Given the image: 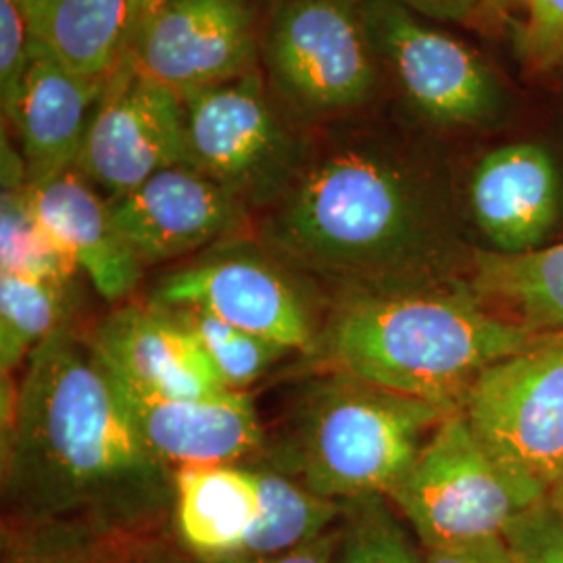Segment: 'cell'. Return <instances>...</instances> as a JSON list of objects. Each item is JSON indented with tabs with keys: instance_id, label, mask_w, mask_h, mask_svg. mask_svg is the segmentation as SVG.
Wrapping results in <instances>:
<instances>
[{
	"instance_id": "cell-1",
	"label": "cell",
	"mask_w": 563,
	"mask_h": 563,
	"mask_svg": "<svg viewBox=\"0 0 563 563\" xmlns=\"http://www.w3.org/2000/svg\"><path fill=\"white\" fill-rule=\"evenodd\" d=\"M336 121L313 128L301 169L257 213L255 236L302 278L344 292L443 280V207L399 151Z\"/></svg>"
},
{
	"instance_id": "cell-2",
	"label": "cell",
	"mask_w": 563,
	"mask_h": 563,
	"mask_svg": "<svg viewBox=\"0 0 563 563\" xmlns=\"http://www.w3.org/2000/svg\"><path fill=\"white\" fill-rule=\"evenodd\" d=\"M2 483L21 509L134 511L174 495V472L144 444L113 378L63 323L25 363Z\"/></svg>"
},
{
	"instance_id": "cell-3",
	"label": "cell",
	"mask_w": 563,
	"mask_h": 563,
	"mask_svg": "<svg viewBox=\"0 0 563 563\" xmlns=\"http://www.w3.org/2000/svg\"><path fill=\"white\" fill-rule=\"evenodd\" d=\"M342 299L328 330L339 369L449 411L486 367L543 336L488 307L472 284L416 282Z\"/></svg>"
},
{
	"instance_id": "cell-4",
	"label": "cell",
	"mask_w": 563,
	"mask_h": 563,
	"mask_svg": "<svg viewBox=\"0 0 563 563\" xmlns=\"http://www.w3.org/2000/svg\"><path fill=\"white\" fill-rule=\"evenodd\" d=\"M449 413L342 372L309 390L272 470L339 504L386 497Z\"/></svg>"
},
{
	"instance_id": "cell-5",
	"label": "cell",
	"mask_w": 563,
	"mask_h": 563,
	"mask_svg": "<svg viewBox=\"0 0 563 563\" xmlns=\"http://www.w3.org/2000/svg\"><path fill=\"white\" fill-rule=\"evenodd\" d=\"M262 69L278 99L309 128L365 109L380 88V59L362 0H269Z\"/></svg>"
},
{
	"instance_id": "cell-6",
	"label": "cell",
	"mask_w": 563,
	"mask_h": 563,
	"mask_svg": "<svg viewBox=\"0 0 563 563\" xmlns=\"http://www.w3.org/2000/svg\"><path fill=\"white\" fill-rule=\"evenodd\" d=\"M181 99L192 165L262 213L301 169L313 128L278 99L263 69Z\"/></svg>"
},
{
	"instance_id": "cell-7",
	"label": "cell",
	"mask_w": 563,
	"mask_h": 563,
	"mask_svg": "<svg viewBox=\"0 0 563 563\" xmlns=\"http://www.w3.org/2000/svg\"><path fill=\"white\" fill-rule=\"evenodd\" d=\"M386 497L426 551L505 539L534 507L486 453L462 409L437 426Z\"/></svg>"
},
{
	"instance_id": "cell-8",
	"label": "cell",
	"mask_w": 563,
	"mask_h": 563,
	"mask_svg": "<svg viewBox=\"0 0 563 563\" xmlns=\"http://www.w3.org/2000/svg\"><path fill=\"white\" fill-rule=\"evenodd\" d=\"M462 413L523 497L543 504L563 470V332L486 367Z\"/></svg>"
},
{
	"instance_id": "cell-9",
	"label": "cell",
	"mask_w": 563,
	"mask_h": 563,
	"mask_svg": "<svg viewBox=\"0 0 563 563\" xmlns=\"http://www.w3.org/2000/svg\"><path fill=\"white\" fill-rule=\"evenodd\" d=\"M301 278L257 236L241 234L167 272L155 284L151 302L195 307L288 351L311 353L316 332Z\"/></svg>"
},
{
	"instance_id": "cell-10",
	"label": "cell",
	"mask_w": 563,
	"mask_h": 563,
	"mask_svg": "<svg viewBox=\"0 0 563 563\" xmlns=\"http://www.w3.org/2000/svg\"><path fill=\"white\" fill-rule=\"evenodd\" d=\"M362 7L378 59L423 120L472 128L495 118L501 86L476 51L399 0H362Z\"/></svg>"
},
{
	"instance_id": "cell-11",
	"label": "cell",
	"mask_w": 563,
	"mask_h": 563,
	"mask_svg": "<svg viewBox=\"0 0 563 563\" xmlns=\"http://www.w3.org/2000/svg\"><path fill=\"white\" fill-rule=\"evenodd\" d=\"M172 165H192L181 92L125 55L107 78L76 167L113 201Z\"/></svg>"
},
{
	"instance_id": "cell-12",
	"label": "cell",
	"mask_w": 563,
	"mask_h": 563,
	"mask_svg": "<svg viewBox=\"0 0 563 563\" xmlns=\"http://www.w3.org/2000/svg\"><path fill=\"white\" fill-rule=\"evenodd\" d=\"M263 21L257 0H167L125 55L186 92L262 69Z\"/></svg>"
},
{
	"instance_id": "cell-13",
	"label": "cell",
	"mask_w": 563,
	"mask_h": 563,
	"mask_svg": "<svg viewBox=\"0 0 563 563\" xmlns=\"http://www.w3.org/2000/svg\"><path fill=\"white\" fill-rule=\"evenodd\" d=\"M121 236L142 265L186 262L205 249L241 236L251 211L195 165H172L109 201Z\"/></svg>"
},
{
	"instance_id": "cell-14",
	"label": "cell",
	"mask_w": 563,
	"mask_h": 563,
	"mask_svg": "<svg viewBox=\"0 0 563 563\" xmlns=\"http://www.w3.org/2000/svg\"><path fill=\"white\" fill-rule=\"evenodd\" d=\"M88 342L113 380L144 395L201 399L228 390L199 341L163 305L121 307Z\"/></svg>"
},
{
	"instance_id": "cell-15",
	"label": "cell",
	"mask_w": 563,
	"mask_h": 563,
	"mask_svg": "<svg viewBox=\"0 0 563 563\" xmlns=\"http://www.w3.org/2000/svg\"><path fill=\"white\" fill-rule=\"evenodd\" d=\"M113 383L142 441L172 472L236 465L263 449L262 422L246 390H225L201 399H165Z\"/></svg>"
},
{
	"instance_id": "cell-16",
	"label": "cell",
	"mask_w": 563,
	"mask_h": 563,
	"mask_svg": "<svg viewBox=\"0 0 563 563\" xmlns=\"http://www.w3.org/2000/svg\"><path fill=\"white\" fill-rule=\"evenodd\" d=\"M27 201L104 301L136 290L144 265L121 236L109 199L78 167L27 181Z\"/></svg>"
},
{
	"instance_id": "cell-17",
	"label": "cell",
	"mask_w": 563,
	"mask_h": 563,
	"mask_svg": "<svg viewBox=\"0 0 563 563\" xmlns=\"http://www.w3.org/2000/svg\"><path fill=\"white\" fill-rule=\"evenodd\" d=\"M104 84L80 76L41 42H32L20 97L2 120L20 141L27 181L76 167Z\"/></svg>"
},
{
	"instance_id": "cell-18",
	"label": "cell",
	"mask_w": 563,
	"mask_h": 563,
	"mask_svg": "<svg viewBox=\"0 0 563 563\" xmlns=\"http://www.w3.org/2000/svg\"><path fill=\"white\" fill-rule=\"evenodd\" d=\"M470 205L495 251H537L560 216L558 167L539 144L499 146L474 167Z\"/></svg>"
},
{
	"instance_id": "cell-19",
	"label": "cell",
	"mask_w": 563,
	"mask_h": 563,
	"mask_svg": "<svg viewBox=\"0 0 563 563\" xmlns=\"http://www.w3.org/2000/svg\"><path fill=\"white\" fill-rule=\"evenodd\" d=\"M176 523L184 544L202 563L230 560L262 516L257 470L202 465L174 472Z\"/></svg>"
},
{
	"instance_id": "cell-20",
	"label": "cell",
	"mask_w": 563,
	"mask_h": 563,
	"mask_svg": "<svg viewBox=\"0 0 563 563\" xmlns=\"http://www.w3.org/2000/svg\"><path fill=\"white\" fill-rule=\"evenodd\" d=\"M472 288L488 307L534 334L563 332V242L528 253L478 251Z\"/></svg>"
},
{
	"instance_id": "cell-21",
	"label": "cell",
	"mask_w": 563,
	"mask_h": 563,
	"mask_svg": "<svg viewBox=\"0 0 563 563\" xmlns=\"http://www.w3.org/2000/svg\"><path fill=\"white\" fill-rule=\"evenodd\" d=\"M34 41L80 76L107 80L125 53L128 0H21Z\"/></svg>"
},
{
	"instance_id": "cell-22",
	"label": "cell",
	"mask_w": 563,
	"mask_h": 563,
	"mask_svg": "<svg viewBox=\"0 0 563 563\" xmlns=\"http://www.w3.org/2000/svg\"><path fill=\"white\" fill-rule=\"evenodd\" d=\"M255 470L262 486V516L230 560L278 555L322 537L341 522L344 504L320 497L276 470Z\"/></svg>"
},
{
	"instance_id": "cell-23",
	"label": "cell",
	"mask_w": 563,
	"mask_h": 563,
	"mask_svg": "<svg viewBox=\"0 0 563 563\" xmlns=\"http://www.w3.org/2000/svg\"><path fill=\"white\" fill-rule=\"evenodd\" d=\"M69 288L0 272V369L13 374L21 363L65 323Z\"/></svg>"
},
{
	"instance_id": "cell-24",
	"label": "cell",
	"mask_w": 563,
	"mask_h": 563,
	"mask_svg": "<svg viewBox=\"0 0 563 563\" xmlns=\"http://www.w3.org/2000/svg\"><path fill=\"white\" fill-rule=\"evenodd\" d=\"M0 272L71 286L78 265L42 225L27 201V184L2 186Z\"/></svg>"
},
{
	"instance_id": "cell-25",
	"label": "cell",
	"mask_w": 563,
	"mask_h": 563,
	"mask_svg": "<svg viewBox=\"0 0 563 563\" xmlns=\"http://www.w3.org/2000/svg\"><path fill=\"white\" fill-rule=\"evenodd\" d=\"M165 307V305H163ZM199 341L228 390H246L290 351L195 307H167Z\"/></svg>"
},
{
	"instance_id": "cell-26",
	"label": "cell",
	"mask_w": 563,
	"mask_h": 563,
	"mask_svg": "<svg viewBox=\"0 0 563 563\" xmlns=\"http://www.w3.org/2000/svg\"><path fill=\"white\" fill-rule=\"evenodd\" d=\"M332 563H423V558L388 497L374 495L344 504Z\"/></svg>"
},
{
	"instance_id": "cell-27",
	"label": "cell",
	"mask_w": 563,
	"mask_h": 563,
	"mask_svg": "<svg viewBox=\"0 0 563 563\" xmlns=\"http://www.w3.org/2000/svg\"><path fill=\"white\" fill-rule=\"evenodd\" d=\"M32 30L21 0H0V104L7 120L20 97L32 51Z\"/></svg>"
},
{
	"instance_id": "cell-28",
	"label": "cell",
	"mask_w": 563,
	"mask_h": 563,
	"mask_svg": "<svg viewBox=\"0 0 563 563\" xmlns=\"http://www.w3.org/2000/svg\"><path fill=\"white\" fill-rule=\"evenodd\" d=\"M528 15L518 34V51L534 69L563 60V0H526Z\"/></svg>"
},
{
	"instance_id": "cell-29",
	"label": "cell",
	"mask_w": 563,
	"mask_h": 563,
	"mask_svg": "<svg viewBox=\"0 0 563 563\" xmlns=\"http://www.w3.org/2000/svg\"><path fill=\"white\" fill-rule=\"evenodd\" d=\"M518 563H563V522L549 505H534L505 534Z\"/></svg>"
},
{
	"instance_id": "cell-30",
	"label": "cell",
	"mask_w": 563,
	"mask_h": 563,
	"mask_svg": "<svg viewBox=\"0 0 563 563\" xmlns=\"http://www.w3.org/2000/svg\"><path fill=\"white\" fill-rule=\"evenodd\" d=\"M339 541H341V522L336 523L334 528H330L328 532H323L322 537L301 544V547H295L290 551L278 553V555L222 560V562L213 563H332Z\"/></svg>"
},
{
	"instance_id": "cell-31",
	"label": "cell",
	"mask_w": 563,
	"mask_h": 563,
	"mask_svg": "<svg viewBox=\"0 0 563 563\" xmlns=\"http://www.w3.org/2000/svg\"><path fill=\"white\" fill-rule=\"evenodd\" d=\"M423 563H518L505 539L488 543L446 549V551H426Z\"/></svg>"
},
{
	"instance_id": "cell-32",
	"label": "cell",
	"mask_w": 563,
	"mask_h": 563,
	"mask_svg": "<svg viewBox=\"0 0 563 563\" xmlns=\"http://www.w3.org/2000/svg\"><path fill=\"white\" fill-rule=\"evenodd\" d=\"M399 2L409 7L411 11L420 13L426 20L451 21V23L470 20L484 4V0H399Z\"/></svg>"
},
{
	"instance_id": "cell-33",
	"label": "cell",
	"mask_w": 563,
	"mask_h": 563,
	"mask_svg": "<svg viewBox=\"0 0 563 563\" xmlns=\"http://www.w3.org/2000/svg\"><path fill=\"white\" fill-rule=\"evenodd\" d=\"M167 0H128V21H125V53L139 41L144 27L159 13ZM123 53V55H125Z\"/></svg>"
},
{
	"instance_id": "cell-34",
	"label": "cell",
	"mask_w": 563,
	"mask_h": 563,
	"mask_svg": "<svg viewBox=\"0 0 563 563\" xmlns=\"http://www.w3.org/2000/svg\"><path fill=\"white\" fill-rule=\"evenodd\" d=\"M544 504L549 505V509L563 522V470L562 474L558 476V481L551 486V490L547 493Z\"/></svg>"
},
{
	"instance_id": "cell-35",
	"label": "cell",
	"mask_w": 563,
	"mask_h": 563,
	"mask_svg": "<svg viewBox=\"0 0 563 563\" xmlns=\"http://www.w3.org/2000/svg\"><path fill=\"white\" fill-rule=\"evenodd\" d=\"M11 563H71L59 560V558H44V555H27V558H18Z\"/></svg>"
},
{
	"instance_id": "cell-36",
	"label": "cell",
	"mask_w": 563,
	"mask_h": 563,
	"mask_svg": "<svg viewBox=\"0 0 563 563\" xmlns=\"http://www.w3.org/2000/svg\"><path fill=\"white\" fill-rule=\"evenodd\" d=\"M490 7H501V9H509V7H518V4H526V0H484Z\"/></svg>"
}]
</instances>
